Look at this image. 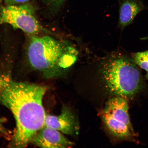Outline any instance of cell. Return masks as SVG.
Returning <instances> with one entry per match:
<instances>
[{"instance_id": "obj_13", "label": "cell", "mask_w": 148, "mask_h": 148, "mask_svg": "<svg viewBox=\"0 0 148 148\" xmlns=\"http://www.w3.org/2000/svg\"><path fill=\"white\" fill-rule=\"evenodd\" d=\"M3 1V0H0ZM4 1L5 5H16L20 3L27 2L29 0H3Z\"/></svg>"}, {"instance_id": "obj_7", "label": "cell", "mask_w": 148, "mask_h": 148, "mask_svg": "<svg viewBox=\"0 0 148 148\" xmlns=\"http://www.w3.org/2000/svg\"><path fill=\"white\" fill-rule=\"evenodd\" d=\"M119 5V25L123 29L130 25L136 16L145 8L141 0H118Z\"/></svg>"}, {"instance_id": "obj_9", "label": "cell", "mask_w": 148, "mask_h": 148, "mask_svg": "<svg viewBox=\"0 0 148 148\" xmlns=\"http://www.w3.org/2000/svg\"><path fill=\"white\" fill-rule=\"evenodd\" d=\"M102 118L107 129L114 136L123 139L129 138L132 136L133 133L125 123L115 119L103 111Z\"/></svg>"}, {"instance_id": "obj_5", "label": "cell", "mask_w": 148, "mask_h": 148, "mask_svg": "<svg viewBox=\"0 0 148 148\" xmlns=\"http://www.w3.org/2000/svg\"><path fill=\"white\" fill-rule=\"evenodd\" d=\"M30 143L41 148H68L74 145L62 132L45 125L33 136Z\"/></svg>"}, {"instance_id": "obj_10", "label": "cell", "mask_w": 148, "mask_h": 148, "mask_svg": "<svg viewBox=\"0 0 148 148\" xmlns=\"http://www.w3.org/2000/svg\"><path fill=\"white\" fill-rule=\"evenodd\" d=\"M132 57L140 67L148 73V50L144 51L133 53Z\"/></svg>"}, {"instance_id": "obj_1", "label": "cell", "mask_w": 148, "mask_h": 148, "mask_svg": "<svg viewBox=\"0 0 148 148\" xmlns=\"http://www.w3.org/2000/svg\"><path fill=\"white\" fill-rule=\"evenodd\" d=\"M46 90L44 86L18 82L0 73V103L12 112L16 123L10 147H26L45 125L43 100Z\"/></svg>"}, {"instance_id": "obj_15", "label": "cell", "mask_w": 148, "mask_h": 148, "mask_svg": "<svg viewBox=\"0 0 148 148\" xmlns=\"http://www.w3.org/2000/svg\"><path fill=\"white\" fill-rule=\"evenodd\" d=\"M146 77L148 79V73H147V75H146Z\"/></svg>"}, {"instance_id": "obj_4", "label": "cell", "mask_w": 148, "mask_h": 148, "mask_svg": "<svg viewBox=\"0 0 148 148\" xmlns=\"http://www.w3.org/2000/svg\"><path fill=\"white\" fill-rule=\"evenodd\" d=\"M7 24L30 36L49 31L37 18L35 10L29 3L0 7V25Z\"/></svg>"}, {"instance_id": "obj_2", "label": "cell", "mask_w": 148, "mask_h": 148, "mask_svg": "<svg viewBox=\"0 0 148 148\" xmlns=\"http://www.w3.org/2000/svg\"><path fill=\"white\" fill-rule=\"evenodd\" d=\"M27 53L31 67L47 79L60 77L77 58L73 47L49 36H30Z\"/></svg>"}, {"instance_id": "obj_11", "label": "cell", "mask_w": 148, "mask_h": 148, "mask_svg": "<svg viewBox=\"0 0 148 148\" xmlns=\"http://www.w3.org/2000/svg\"><path fill=\"white\" fill-rule=\"evenodd\" d=\"M66 0H44L52 10L57 12L60 10Z\"/></svg>"}, {"instance_id": "obj_3", "label": "cell", "mask_w": 148, "mask_h": 148, "mask_svg": "<svg viewBox=\"0 0 148 148\" xmlns=\"http://www.w3.org/2000/svg\"><path fill=\"white\" fill-rule=\"evenodd\" d=\"M139 67L132 57L116 56L103 63L101 72L107 89L125 99L134 97L141 88L143 79Z\"/></svg>"}, {"instance_id": "obj_8", "label": "cell", "mask_w": 148, "mask_h": 148, "mask_svg": "<svg viewBox=\"0 0 148 148\" xmlns=\"http://www.w3.org/2000/svg\"><path fill=\"white\" fill-rule=\"evenodd\" d=\"M129 106L125 98L117 96L112 98L107 102L103 112L110 114L112 117L123 122L128 127L131 132L134 131L128 114Z\"/></svg>"}, {"instance_id": "obj_12", "label": "cell", "mask_w": 148, "mask_h": 148, "mask_svg": "<svg viewBox=\"0 0 148 148\" xmlns=\"http://www.w3.org/2000/svg\"><path fill=\"white\" fill-rule=\"evenodd\" d=\"M5 120L0 117V135L5 136H7L10 134V132L5 128L4 125Z\"/></svg>"}, {"instance_id": "obj_14", "label": "cell", "mask_w": 148, "mask_h": 148, "mask_svg": "<svg viewBox=\"0 0 148 148\" xmlns=\"http://www.w3.org/2000/svg\"><path fill=\"white\" fill-rule=\"evenodd\" d=\"M142 40H148V36H147L144 37V38H141Z\"/></svg>"}, {"instance_id": "obj_6", "label": "cell", "mask_w": 148, "mask_h": 148, "mask_svg": "<svg viewBox=\"0 0 148 148\" xmlns=\"http://www.w3.org/2000/svg\"><path fill=\"white\" fill-rule=\"evenodd\" d=\"M44 125L67 135L74 134L77 129L75 116L69 107L64 105L59 115L46 114Z\"/></svg>"}]
</instances>
